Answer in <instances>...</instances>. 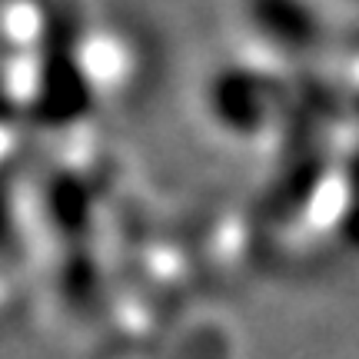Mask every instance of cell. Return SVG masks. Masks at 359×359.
Here are the masks:
<instances>
[{
	"instance_id": "cell-1",
	"label": "cell",
	"mask_w": 359,
	"mask_h": 359,
	"mask_svg": "<svg viewBox=\"0 0 359 359\" xmlns=\"http://www.w3.org/2000/svg\"><path fill=\"white\" fill-rule=\"evenodd\" d=\"M253 13H257V20L263 24V30H269L273 37L303 40L313 34L309 11L299 0H257Z\"/></svg>"
}]
</instances>
